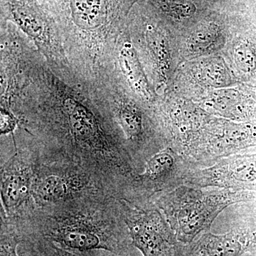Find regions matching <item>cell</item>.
Here are the masks:
<instances>
[{"label":"cell","instance_id":"6da1fadb","mask_svg":"<svg viewBox=\"0 0 256 256\" xmlns=\"http://www.w3.org/2000/svg\"><path fill=\"white\" fill-rule=\"evenodd\" d=\"M56 24L64 52L85 60L92 75L112 66L118 36L133 0H40Z\"/></svg>","mask_w":256,"mask_h":256},{"label":"cell","instance_id":"7a4b0ae2","mask_svg":"<svg viewBox=\"0 0 256 256\" xmlns=\"http://www.w3.org/2000/svg\"><path fill=\"white\" fill-rule=\"evenodd\" d=\"M254 192L220 188L204 191L182 184L156 197L161 210L180 242L190 244L210 232L212 224L230 205L252 201Z\"/></svg>","mask_w":256,"mask_h":256},{"label":"cell","instance_id":"3957f363","mask_svg":"<svg viewBox=\"0 0 256 256\" xmlns=\"http://www.w3.org/2000/svg\"><path fill=\"white\" fill-rule=\"evenodd\" d=\"M12 22L33 40L52 66L64 68L66 57L53 18L40 0H1V22Z\"/></svg>","mask_w":256,"mask_h":256},{"label":"cell","instance_id":"277c9868","mask_svg":"<svg viewBox=\"0 0 256 256\" xmlns=\"http://www.w3.org/2000/svg\"><path fill=\"white\" fill-rule=\"evenodd\" d=\"M126 216L132 244L143 256H185L186 245L158 207H128Z\"/></svg>","mask_w":256,"mask_h":256},{"label":"cell","instance_id":"5b68a950","mask_svg":"<svg viewBox=\"0 0 256 256\" xmlns=\"http://www.w3.org/2000/svg\"><path fill=\"white\" fill-rule=\"evenodd\" d=\"M184 184L256 192V153L234 154L210 166L194 168Z\"/></svg>","mask_w":256,"mask_h":256},{"label":"cell","instance_id":"8992f818","mask_svg":"<svg viewBox=\"0 0 256 256\" xmlns=\"http://www.w3.org/2000/svg\"><path fill=\"white\" fill-rule=\"evenodd\" d=\"M195 168L182 154L168 148L146 160V170L138 181L148 193L160 195L184 184L188 173Z\"/></svg>","mask_w":256,"mask_h":256},{"label":"cell","instance_id":"52a82bcc","mask_svg":"<svg viewBox=\"0 0 256 256\" xmlns=\"http://www.w3.org/2000/svg\"><path fill=\"white\" fill-rule=\"evenodd\" d=\"M256 252V232L237 227L224 234H201L186 245L185 256H242Z\"/></svg>","mask_w":256,"mask_h":256},{"label":"cell","instance_id":"ba28073f","mask_svg":"<svg viewBox=\"0 0 256 256\" xmlns=\"http://www.w3.org/2000/svg\"><path fill=\"white\" fill-rule=\"evenodd\" d=\"M53 240L62 246L79 252L94 250H112L102 232L85 224H67L50 234Z\"/></svg>","mask_w":256,"mask_h":256},{"label":"cell","instance_id":"9c48e42d","mask_svg":"<svg viewBox=\"0 0 256 256\" xmlns=\"http://www.w3.org/2000/svg\"><path fill=\"white\" fill-rule=\"evenodd\" d=\"M30 178L24 170L16 169L2 176L1 196L5 208H16L28 196Z\"/></svg>","mask_w":256,"mask_h":256},{"label":"cell","instance_id":"30bf717a","mask_svg":"<svg viewBox=\"0 0 256 256\" xmlns=\"http://www.w3.org/2000/svg\"><path fill=\"white\" fill-rule=\"evenodd\" d=\"M116 108L118 120L128 138L138 146L144 142L146 124L142 112L130 104H120Z\"/></svg>","mask_w":256,"mask_h":256},{"label":"cell","instance_id":"8fae6325","mask_svg":"<svg viewBox=\"0 0 256 256\" xmlns=\"http://www.w3.org/2000/svg\"><path fill=\"white\" fill-rule=\"evenodd\" d=\"M118 60L122 72L126 74L130 84L134 88L136 92L146 100L150 98L148 82L143 75L134 52L131 50L126 44L119 53Z\"/></svg>","mask_w":256,"mask_h":256},{"label":"cell","instance_id":"7c38bea8","mask_svg":"<svg viewBox=\"0 0 256 256\" xmlns=\"http://www.w3.org/2000/svg\"><path fill=\"white\" fill-rule=\"evenodd\" d=\"M68 184L65 178L58 176H50L44 178L37 186L38 196L44 201L54 202L65 196Z\"/></svg>","mask_w":256,"mask_h":256},{"label":"cell","instance_id":"4fadbf2b","mask_svg":"<svg viewBox=\"0 0 256 256\" xmlns=\"http://www.w3.org/2000/svg\"><path fill=\"white\" fill-rule=\"evenodd\" d=\"M236 64L245 75H256V43L247 40L240 43L235 50Z\"/></svg>","mask_w":256,"mask_h":256},{"label":"cell","instance_id":"5bb4252c","mask_svg":"<svg viewBox=\"0 0 256 256\" xmlns=\"http://www.w3.org/2000/svg\"><path fill=\"white\" fill-rule=\"evenodd\" d=\"M216 28H205L196 31L190 38V46L193 52H200L204 50L210 44L214 43L217 37Z\"/></svg>","mask_w":256,"mask_h":256},{"label":"cell","instance_id":"9a60e30c","mask_svg":"<svg viewBox=\"0 0 256 256\" xmlns=\"http://www.w3.org/2000/svg\"><path fill=\"white\" fill-rule=\"evenodd\" d=\"M18 244L20 240L14 235L2 232L0 256H18L16 250Z\"/></svg>","mask_w":256,"mask_h":256},{"label":"cell","instance_id":"2e32d148","mask_svg":"<svg viewBox=\"0 0 256 256\" xmlns=\"http://www.w3.org/2000/svg\"><path fill=\"white\" fill-rule=\"evenodd\" d=\"M18 124V119L13 116L9 110L2 108L1 110V132L8 134L12 132Z\"/></svg>","mask_w":256,"mask_h":256},{"label":"cell","instance_id":"e0dca14e","mask_svg":"<svg viewBox=\"0 0 256 256\" xmlns=\"http://www.w3.org/2000/svg\"><path fill=\"white\" fill-rule=\"evenodd\" d=\"M57 250H58V256H79L76 254H70V252H62L60 249Z\"/></svg>","mask_w":256,"mask_h":256}]
</instances>
